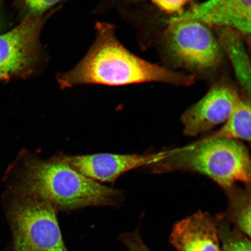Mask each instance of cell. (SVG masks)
<instances>
[{
    "instance_id": "obj_1",
    "label": "cell",
    "mask_w": 251,
    "mask_h": 251,
    "mask_svg": "<svg viewBox=\"0 0 251 251\" xmlns=\"http://www.w3.org/2000/svg\"><path fill=\"white\" fill-rule=\"evenodd\" d=\"M4 181L6 190L36 198L55 209L112 205L121 195L75 170L62 153L42 159L23 150L6 171Z\"/></svg>"
},
{
    "instance_id": "obj_2",
    "label": "cell",
    "mask_w": 251,
    "mask_h": 251,
    "mask_svg": "<svg viewBox=\"0 0 251 251\" xmlns=\"http://www.w3.org/2000/svg\"><path fill=\"white\" fill-rule=\"evenodd\" d=\"M95 42L82 60L70 71L59 75L62 89L77 84H127L160 82L187 86L194 82L190 75L168 70L138 57L122 45L111 24L96 25Z\"/></svg>"
},
{
    "instance_id": "obj_3",
    "label": "cell",
    "mask_w": 251,
    "mask_h": 251,
    "mask_svg": "<svg viewBox=\"0 0 251 251\" xmlns=\"http://www.w3.org/2000/svg\"><path fill=\"white\" fill-rule=\"evenodd\" d=\"M153 171H188L206 176L226 191L237 182L250 185V156L239 141L206 137L191 145L167 151Z\"/></svg>"
},
{
    "instance_id": "obj_4",
    "label": "cell",
    "mask_w": 251,
    "mask_h": 251,
    "mask_svg": "<svg viewBox=\"0 0 251 251\" xmlns=\"http://www.w3.org/2000/svg\"><path fill=\"white\" fill-rule=\"evenodd\" d=\"M2 200L15 251H68L51 204L8 190Z\"/></svg>"
},
{
    "instance_id": "obj_5",
    "label": "cell",
    "mask_w": 251,
    "mask_h": 251,
    "mask_svg": "<svg viewBox=\"0 0 251 251\" xmlns=\"http://www.w3.org/2000/svg\"><path fill=\"white\" fill-rule=\"evenodd\" d=\"M169 24L166 46L178 64L199 71L218 65L222 58V49L208 25L193 20Z\"/></svg>"
},
{
    "instance_id": "obj_6",
    "label": "cell",
    "mask_w": 251,
    "mask_h": 251,
    "mask_svg": "<svg viewBox=\"0 0 251 251\" xmlns=\"http://www.w3.org/2000/svg\"><path fill=\"white\" fill-rule=\"evenodd\" d=\"M46 17H26L7 33L0 34V80L24 76L38 61L39 36Z\"/></svg>"
},
{
    "instance_id": "obj_7",
    "label": "cell",
    "mask_w": 251,
    "mask_h": 251,
    "mask_svg": "<svg viewBox=\"0 0 251 251\" xmlns=\"http://www.w3.org/2000/svg\"><path fill=\"white\" fill-rule=\"evenodd\" d=\"M166 152L145 154L99 153L92 155H65L72 168L98 183H114L122 175L144 166H151L166 156Z\"/></svg>"
},
{
    "instance_id": "obj_8",
    "label": "cell",
    "mask_w": 251,
    "mask_h": 251,
    "mask_svg": "<svg viewBox=\"0 0 251 251\" xmlns=\"http://www.w3.org/2000/svg\"><path fill=\"white\" fill-rule=\"evenodd\" d=\"M240 99L237 90L227 84L213 86L182 115L184 134L195 137L225 123Z\"/></svg>"
},
{
    "instance_id": "obj_9",
    "label": "cell",
    "mask_w": 251,
    "mask_h": 251,
    "mask_svg": "<svg viewBox=\"0 0 251 251\" xmlns=\"http://www.w3.org/2000/svg\"><path fill=\"white\" fill-rule=\"evenodd\" d=\"M183 20L230 28L250 35L251 0H208L175 16L169 23Z\"/></svg>"
},
{
    "instance_id": "obj_10",
    "label": "cell",
    "mask_w": 251,
    "mask_h": 251,
    "mask_svg": "<svg viewBox=\"0 0 251 251\" xmlns=\"http://www.w3.org/2000/svg\"><path fill=\"white\" fill-rule=\"evenodd\" d=\"M169 241L176 251H221L216 219L202 211L175 224Z\"/></svg>"
},
{
    "instance_id": "obj_11",
    "label": "cell",
    "mask_w": 251,
    "mask_h": 251,
    "mask_svg": "<svg viewBox=\"0 0 251 251\" xmlns=\"http://www.w3.org/2000/svg\"><path fill=\"white\" fill-rule=\"evenodd\" d=\"M218 41L233 65L238 83L247 95H251V61L246 46L238 31L219 27Z\"/></svg>"
},
{
    "instance_id": "obj_12",
    "label": "cell",
    "mask_w": 251,
    "mask_h": 251,
    "mask_svg": "<svg viewBox=\"0 0 251 251\" xmlns=\"http://www.w3.org/2000/svg\"><path fill=\"white\" fill-rule=\"evenodd\" d=\"M250 185L244 188L234 186L226 191L228 208L224 213L226 219L234 227L251 238Z\"/></svg>"
},
{
    "instance_id": "obj_13",
    "label": "cell",
    "mask_w": 251,
    "mask_h": 251,
    "mask_svg": "<svg viewBox=\"0 0 251 251\" xmlns=\"http://www.w3.org/2000/svg\"><path fill=\"white\" fill-rule=\"evenodd\" d=\"M251 103L250 100L240 99L235 105L225 125L217 132L208 137L251 141Z\"/></svg>"
},
{
    "instance_id": "obj_14",
    "label": "cell",
    "mask_w": 251,
    "mask_h": 251,
    "mask_svg": "<svg viewBox=\"0 0 251 251\" xmlns=\"http://www.w3.org/2000/svg\"><path fill=\"white\" fill-rule=\"evenodd\" d=\"M215 219L221 251H251V238L237 228H231L224 214L216 215Z\"/></svg>"
},
{
    "instance_id": "obj_15",
    "label": "cell",
    "mask_w": 251,
    "mask_h": 251,
    "mask_svg": "<svg viewBox=\"0 0 251 251\" xmlns=\"http://www.w3.org/2000/svg\"><path fill=\"white\" fill-rule=\"evenodd\" d=\"M27 12L26 17H40L61 0H22Z\"/></svg>"
},
{
    "instance_id": "obj_16",
    "label": "cell",
    "mask_w": 251,
    "mask_h": 251,
    "mask_svg": "<svg viewBox=\"0 0 251 251\" xmlns=\"http://www.w3.org/2000/svg\"><path fill=\"white\" fill-rule=\"evenodd\" d=\"M121 242L126 247L128 251H152L144 242L139 231V228L131 232L121 234Z\"/></svg>"
},
{
    "instance_id": "obj_17",
    "label": "cell",
    "mask_w": 251,
    "mask_h": 251,
    "mask_svg": "<svg viewBox=\"0 0 251 251\" xmlns=\"http://www.w3.org/2000/svg\"><path fill=\"white\" fill-rule=\"evenodd\" d=\"M151 1L162 11L177 15L184 11V6L191 0H151Z\"/></svg>"
}]
</instances>
